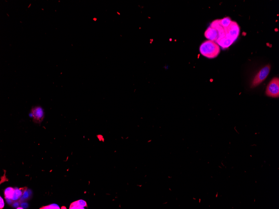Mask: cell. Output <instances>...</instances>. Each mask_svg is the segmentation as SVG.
Segmentation results:
<instances>
[{
	"instance_id": "6da1fadb",
	"label": "cell",
	"mask_w": 279,
	"mask_h": 209,
	"mask_svg": "<svg viewBox=\"0 0 279 209\" xmlns=\"http://www.w3.org/2000/svg\"><path fill=\"white\" fill-rule=\"evenodd\" d=\"M228 34L225 38L219 41L217 43L222 49H226L230 46L237 39L240 33V28L237 22L231 21L228 26Z\"/></svg>"
},
{
	"instance_id": "7a4b0ae2",
	"label": "cell",
	"mask_w": 279,
	"mask_h": 209,
	"mask_svg": "<svg viewBox=\"0 0 279 209\" xmlns=\"http://www.w3.org/2000/svg\"><path fill=\"white\" fill-rule=\"evenodd\" d=\"M200 52L203 56L209 58L217 57L220 52L219 45L212 41H206L203 43L200 47Z\"/></svg>"
},
{
	"instance_id": "3957f363",
	"label": "cell",
	"mask_w": 279,
	"mask_h": 209,
	"mask_svg": "<svg viewBox=\"0 0 279 209\" xmlns=\"http://www.w3.org/2000/svg\"><path fill=\"white\" fill-rule=\"evenodd\" d=\"M266 94L267 96L273 98H278L279 97V78L275 77L272 79L267 86Z\"/></svg>"
},
{
	"instance_id": "277c9868",
	"label": "cell",
	"mask_w": 279,
	"mask_h": 209,
	"mask_svg": "<svg viewBox=\"0 0 279 209\" xmlns=\"http://www.w3.org/2000/svg\"><path fill=\"white\" fill-rule=\"evenodd\" d=\"M270 70V66L267 65L263 68L256 75L252 83V87L258 86L263 82L267 77Z\"/></svg>"
},
{
	"instance_id": "5b68a950",
	"label": "cell",
	"mask_w": 279,
	"mask_h": 209,
	"mask_svg": "<svg viewBox=\"0 0 279 209\" xmlns=\"http://www.w3.org/2000/svg\"><path fill=\"white\" fill-rule=\"evenodd\" d=\"M31 112L33 116V121L37 123H40L44 118L43 109L40 107H35L32 108Z\"/></svg>"
},
{
	"instance_id": "8992f818",
	"label": "cell",
	"mask_w": 279,
	"mask_h": 209,
	"mask_svg": "<svg viewBox=\"0 0 279 209\" xmlns=\"http://www.w3.org/2000/svg\"><path fill=\"white\" fill-rule=\"evenodd\" d=\"M87 203L86 201L82 200H80L78 201L74 202L70 204L69 209H84L85 207H87Z\"/></svg>"
},
{
	"instance_id": "52a82bcc",
	"label": "cell",
	"mask_w": 279,
	"mask_h": 209,
	"mask_svg": "<svg viewBox=\"0 0 279 209\" xmlns=\"http://www.w3.org/2000/svg\"><path fill=\"white\" fill-rule=\"evenodd\" d=\"M27 189V187H23V188H15L14 193L12 200L13 202L19 201L21 197L23 195L24 192Z\"/></svg>"
},
{
	"instance_id": "ba28073f",
	"label": "cell",
	"mask_w": 279,
	"mask_h": 209,
	"mask_svg": "<svg viewBox=\"0 0 279 209\" xmlns=\"http://www.w3.org/2000/svg\"><path fill=\"white\" fill-rule=\"evenodd\" d=\"M15 188L12 187H8L4 190V194L5 199H11L12 198L14 193Z\"/></svg>"
},
{
	"instance_id": "9c48e42d",
	"label": "cell",
	"mask_w": 279,
	"mask_h": 209,
	"mask_svg": "<svg viewBox=\"0 0 279 209\" xmlns=\"http://www.w3.org/2000/svg\"><path fill=\"white\" fill-rule=\"evenodd\" d=\"M31 195H32L31 191L30 190L27 189L24 192L23 195L21 197L20 200H19V202L21 203V202H24L28 201L30 199Z\"/></svg>"
},
{
	"instance_id": "30bf717a",
	"label": "cell",
	"mask_w": 279,
	"mask_h": 209,
	"mask_svg": "<svg viewBox=\"0 0 279 209\" xmlns=\"http://www.w3.org/2000/svg\"><path fill=\"white\" fill-rule=\"evenodd\" d=\"M219 21L221 24L224 27L228 26L231 21L230 18L229 17L225 18L223 19L219 20Z\"/></svg>"
},
{
	"instance_id": "8fae6325",
	"label": "cell",
	"mask_w": 279,
	"mask_h": 209,
	"mask_svg": "<svg viewBox=\"0 0 279 209\" xmlns=\"http://www.w3.org/2000/svg\"><path fill=\"white\" fill-rule=\"evenodd\" d=\"M42 209H60L59 206L57 204H52L51 205H47V206H44L42 208H41Z\"/></svg>"
},
{
	"instance_id": "7c38bea8",
	"label": "cell",
	"mask_w": 279,
	"mask_h": 209,
	"mask_svg": "<svg viewBox=\"0 0 279 209\" xmlns=\"http://www.w3.org/2000/svg\"><path fill=\"white\" fill-rule=\"evenodd\" d=\"M11 206L14 208H17L20 206V202L19 201L14 202Z\"/></svg>"
},
{
	"instance_id": "4fadbf2b",
	"label": "cell",
	"mask_w": 279,
	"mask_h": 209,
	"mask_svg": "<svg viewBox=\"0 0 279 209\" xmlns=\"http://www.w3.org/2000/svg\"><path fill=\"white\" fill-rule=\"evenodd\" d=\"M0 201H1V205H0V208L2 209L4 207L5 204L4 200L1 197H0Z\"/></svg>"
},
{
	"instance_id": "5bb4252c",
	"label": "cell",
	"mask_w": 279,
	"mask_h": 209,
	"mask_svg": "<svg viewBox=\"0 0 279 209\" xmlns=\"http://www.w3.org/2000/svg\"><path fill=\"white\" fill-rule=\"evenodd\" d=\"M20 206L24 209L26 208H27L28 207V204L26 202H24L20 203Z\"/></svg>"
},
{
	"instance_id": "9a60e30c",
	"label": "cell",
	"mask_w": 279,
	"mask_h": 209,
	"mask_svg": "<svg viewBox=\"0 0 279 209\" xmlns=\"http://www.w3.org/2000/svg\"><path fill=\"white\" fill-rule=\"evenodd\" d=\"M16 209H24V208H22V207H18V208H16Z\"/></svg>"
}]
</instances>
